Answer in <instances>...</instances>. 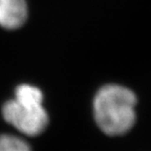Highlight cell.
<instances>
[{"mask_svg":"<svg viewBox=\"0 0 151 151\" xmlns=\"http://www.w3.org/2000/svg\"><path fill=\"white\" fill-rule=\"evenodd\" d=\"M0 151H32L29 145L21 137L12 134L0 135Z\"/></svg>","mask_w":151,"mask_h":151,"instance_id":"obj_4","label":"cell"},{"mask_svg":"<svg viewBox=\"0 0 151 151\" xmlns=\"http://www.w3.org/2000/svg\"><path fill=\"white\" fill-rule=\"evenodd\" d=\"M27 18L25 0H0V26L16 29L23 25Z\"/></svg>","mask_w":151,"mask_h":151,"instance_id":"obj_3","label":"cell"},{"mask_svg":"<svg viewBox=\"0 0 151 151\" xmlns=\"http://www.w3.org/2000/svg\"><path fill=\"white\" fill-rule=\"evenodd\" d=\"M42 103L43 93L39 88L29 84L19 85L15 99L3 105V118L23 134L39 135L48 125V114Z\"/></svg>","mask_w":151,"mask_h":151,"instance_id":"obj_2","label":"cell"},{"mask_svg":"<svg viewBox=\"0 0 151 151\" xmlns=\"http://www.w3.org/2000/svg\"><path fill=\"white\" fill-rule=\"evenodd\" d=\"M137 97L125 86L107 84L100 88L93 101L94 119L99 128L108 135H121L135 123Z\"/></svg>","mask_w":151,"mask_h":151,"instance_id":"obj_1","label":"cell"}]
</instances>
